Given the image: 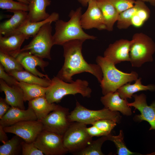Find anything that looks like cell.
Masks as SVG:
<instances>
[{"label": "cell", "mask_w": 155, "mask_h": 155, "mask_svg": "<svg viewBox=\"0 0 155 155\" xmlns=\"http://www.w3.org/2000/svg\"><path fill=\"white\" fill-rule=\"evenodd\" d=\"M84 41L72 40L62 45L64 62L56 76L65 82L71 83L74 81L72 76L74 75L86 72L94 75L101 82L103 73L100 67L97 64L88 63L83 56L82 47Z\"/></svg>", "instance_id": "obj_1"}, {"label": "cell", "mask_w": 155, "mask_h": 155, "mask_svg": "<svg viewBox=\"0 0 155 155\" xmlns=\"http://www.w3.org/2000/svg\"><path fill=\"white\" fill-rule=\"evenodd\" d=\"M82 8L71 10L69 13L70 19L67 22L59 19L55 22V32L53 35L54 45L62 46L68 41L74 40L85 41L95 40L96 37L88 34L83 30L81 24Z\"/></svg>", "instance_id": "obj_2"}, {"label": "cell", "mask_w": 155, "mask_h": 155, "mask_svg": "<svg viewBox=\"0 0 155 155\" xmlns=\"http://www.w3.org/2000/svg\"><path fill=\"white\" fill-rule=\"evenodd\" d=\"M96 62L103 73V78L100 83L104 95L117 91L121 86L136 80L138 77V74L135 71L127 73L119 70L115 65L104 57L97 56Z\"/></svg>", "instance_id": "obj_3"}, {"label": "cell", "mask_w": 155, "mask_h": 155, "mask_svg": "<svg viewBox=\"0 0 155 155\" xmlns=\"http://www.w3.org/2000/svg\"><path fill=\"white\" fill-rule=\"evenodd\" d=\"M91 89L87 81L80 79L71 83L65 82L57 76L51 80L46 92L45 97L50 103H58L65 96L69 94H80L83 97H91Z\"/></svg>", "instance_id": "obj_4"}, {"label": "cell", "mask_w": 155, "mask_h": 155, "mask_svg": "<svg viewBox=\"0 0 155 155\" xmlns=\"http://www.w3.org/2000/svg\"><path fill=\"white\" fill-rule=\"evenodd\" d=\"M130 48V62L132 66L139 67L144 63L152 62L155 52V43L152 38L142 32L133 35Z\"/></svg>", "instance_id": "obj_5"}, {"label": "cell", "mask_w": 155, "mask_h": 155, "mask_svg": "<svg viewBox=\"0 0 155 155\" xmlns=\"http://www.w3.org/2000/svg\"><path fill=\"white\" fill-rule=\"evenodd\" d=\"M52 22H47L40 29L29 43L21 49V52H27L42 59L51 60V49L54 45L52 34Z\"/></svg>", "instance_id": "obj_6"}, {"label": "cell", "mask_w": 155, "mask_h": 155, "mask_svg": "<svg viewBox=\"0 0 155 155\" xmlns=\"http://www.w3.org/2000/svg\"><path fill=\"white\" fill-rule=\"evenodd\" d=\"M121 116L118 111H112L104 107L97 110L87 108L77 101L76 106L68 116L69 121L71 122H77L86 125H92L95 122L103 119L113 120L119 123Z\"/></svg>", "instance_id": "obj_7"}, {"label": "cell", "mask_w": 155, "mask_h": 155, "mask_svg": "<svg viewBox=\"0 0 155 155\" xmlns=\"http://www.w3.org/2000/svg\"><path fill=\"white\" fill-rule=\"evenodd\" d=\"M87 127L82 123H71L63 135V144L68 152L76 153L91 143L92 137L88 133Z\"/></svg>", "instance_id": "obj_8"}, {"label": "cell", "mask_w": 155, "mask_h": 155, "mask_svg": "<svg viewBox=\"0 0 155 155\" xmlns=\"http://www.w3.org/2000/svg\"><path fill=\"white\" fill-rule=\"evenodd\" d=\"M46 155H61L68 152L65 148L63 135L43 130L34 142Z\"/></svg>", "instance_id": "obj_9"}, {"label": "cell", "mask_w": 155, "mask_h": 155, "mask_svg": "<svg viewBox=\"0 0 155 155\" xmlns=\"http://www.w3.org/2000/svg\"><path fill=\"white\" fill-rule=\"evenodd\" d=\"M68 108L59 105L40 121L43 130L63 135L70 124L68 118Z\"/></svg>", "instance_id": "obj_10"}, {"label": "cell", "mask_w": 155, "mask_h": 155, "mask_svg": "<svg viewBox=\"0 0 155 155\" xmlns=\"http://www.w3.org/2000/svg\"><path fill=\"white\" fill-rule=\"evenodd\" d=\"M6 133L15 134L28 143L34 142L43 130L41 122L38 120L24 121L3 127Z\"/></svg>", "instance_id": "obj_11"}, {"label": "cell", "mask_w": 155, "mask_h": 155, "mask_svg": "<svg viewBox=\"0 0 155 155\" xmlns=\"http://www.w3.org/2000/svg\"><path fill=\"white\" fill-rule=\"evenodd\" d=\"M80 22L83 29L95 28L101 30H106V27L101 11L96 0L90 1L86 11L82 14Z\"/></svg>", "instance_id": "obj_12"}, {"label": "cell", "mask_w": 155, "mask_h": 155, "mask_svg": "<svg viewBox=\"0 0 155 155\" xmlns=\"http://www.w3.org/2000/svg\"><path fill=\"white\" fill-rule=\"evenodd\" d=\"M132 96L134 98V101L128 103V105L129 106H133L141 113L140 115H136L134 120L140 122L146 121L150 125L149 130H155V101L149 106L146 102V96L144 94H133Z\"/></svg>", "instance_id": "obj_13"}, {"label": "cell", "mask_w": 155, "mask_h": 155, "mask_svg": "<svg viewBox=\"0 0 155 155\" xmlns=\"http://www.w3.org/2000/svg\"><path fill=\"white\" fill-rule=\"evenodd\" d=\"M133 40L121 39L110 44L104 53V57L116 65L123 61H130L129 51Z\"/></svg>", "instance_id": "obj_14"}, {"label": "cell", "mask_w": 155, "mask_h": 155, "mask_svg": "<svg viewBox=\"0 0 155 155\" xmlns=\"http://www.w3.org/2000/svg\"><path fill=\"white\" fill-rule=\"evenodd\" d=\"M16 58L25 70L40 78L50 79L47 74L42 73L36 69L37 67H39L43 71H45L44 68L49 63L43 59L25 52L20 53Z\"/></svg>", "instance_id": "obj_15"}, {"label": "cell", "mask_w": 155, "mask_h": 155, "mask_svg": "<svg viewBox=\"0 0 155 155\" xmlns=\"http://www.w3.org/2000/svg\"><path fill=\"white\" fill-rule=\"evenodd\" d=\"M37 120L36 115L31 108L26 110L11 106L7 113L0 120V125L3 127L18 122L26 121Z\"/></svg>", "instance_id": "obj_16"}, {"label": "cell", "mask_w": 155, "mask_h": 155, "mask_svg": "<svg viewBox=\"0 0 155 155\" xmlns=\"http://www.w3.org/2000/svg\"><path fill=\"white\" fill-rule=\"evenodd\" d=\"M29 38L23 34L8 36L0 34V51L16 58L20 53L24 41Z\"/></svg>", "instance_id": "obj_17"}, {"label": "cell", "mask_w": 155, "mask_h": 155, "mask_svg": "<svg viewBox=\"0 0 155 155\" xmlns=\"http://www.w3.org/2000/svg\"><path fill=\"white\" fill-rule=\"evenodd\" d=\"M0 91L4 92L5 100L11 106L25 109L23 92L18 85L10 86L0 79Z\"/></svg>", "instance_id": "obj_18"}, {"label": "cell", "mask_w": 155, "mask_h": 155, "mask_svg": "<svg viewBox=\"0 0 155 155\" xmlns=\"http://www.w3.org/2000/svg\"><path fill=\"white\" fill-rule=\"evenodd\" d=\"M100 101L104 107L112 111H120L123 115H131V109L127 99L121 98L117 91L109 93L102 96Z\"/></svg>", "instance_id": "obj_19"}, {"label": "cell", "mask_w": 155, "mask_h": 155, "mask_svg": "<svg viewBox=\"0 0 155 155\" xmlns=\"http://www.w3.org/2000/svg\"><path fill=\"white\" fill-rule=\"evenodd\" d=\"M13 15L0 24V34L7 36L19 28L28 20V13L23 11L11 12Z\"/></svg>", "instance_id": "obj_20"}, {"label": "cell", "mask_w": 155, "mask_h": 155, "mask_svg": "<svg viewBox=\"0 0 155 155\" xmlns=\"http://www.w3.org/2000/svg\"><path fill=\"white\" fill-rule=\"evenodd\" d=\"M50 0H29L28 18L31 22H38L47 19L50 15L46 11L51 4Z\"/></svg>", "instance_id": "obj_21"}, {"label": "cell", "mask_w": 155, "mask_h": 155, "mask_svg": "<svg viewBox=\"0 0 155 155\" xmlns=\"http://www.w3.org/2000/svg\"><path fill=\"white\" fill-rule=\"evenodd\" d=\"M59 18V14L54 12L52 13L47 19L38 22H31L28 20L18 29L6 36L15 34H23L29 37H33L45 24L49 22H55Z\"/></svg>", "instance_id": "obj_22"}, {"label": "cell", "mask_w": 155, "mask_h": 155, "mask_svg": "<svg viewBox=\"0 0 155 155\" xmlns=\"http://www.w3.org/2000/svg\"><path fill=\"white\" fill-rule=\"evenodd\" d=\"M102 14L106 30L112 31L117 21L119 13L109 0H96Z\"/></svg>", "instance_id": "obj_23"}, {"label": "cell", "mask_w": 155, "mask_h": 155, "mask_svg": "<svg viewBox=\"0 0 155 155\" xmlns=\"http://www.w3.org/2000/svg\"><path fill=\"white\" fill-rule=\"evenodd\" d=\"M59 105L50 103L45 97H40L28 101V107L34 110L37 120L40 121L50 112L56 109Z\"/></svg>", "instance_id": "obj_24"}, {"label": "cell", "mask_w": 155, "mask_h": 155, "mask_svg": "<svg viewBox=\"0 0 155 155\" xmlns=\"http://www.w3.org/2000/svg\"><path fill=\"white\" fill-rule=\"evenodd\" d=\"M142 78H140L135 80V83L132 84L127 83L120 87L117 90L120 97L124 99H131L133 94L142 91L155 90V85L149 84L147 86L143 85L141 82Z\"/></svg>", "instance_id": "obj_25"}, {"label": "cell", "mask_w": 155, "mask_h": 155, "mask_svg": "<svg viewBox=\"0 0 155 155\" xmlns=\"http://www.w3.org/2000/svg\"><path fill=\"white\" fill-rule=\"evenodd\" d=\"M8 73L18 81L36 84L44 87H49L51 82L50 78H40L26 70L12 71Z\"/></svg>", "instance_id": "obj_26"}, {"label": "cell", "mask_w": 155, "mask_h": 155, "mask_svg": "<svg viewBox=\"0 0 155 155\" xmlns=\"http://www.w3.org/2000/svg\"><path fill=\"white\" fill-rule=\"evenodd\" d=\"M18 85L23 91L24 102L29 101L40 97H45L48 87H44L39 85L20 81H18Z\"/></svg>", "instance_id": "obj_27"}, {"label": "cell", "mask_w": 155, "mask_h": 155, "mask_svg": "<svg viewBox=\"0 0 155 155\" xmlns=\"http://www.w3.org/2000/svg\"><path fill=\"white\" fill-rule=\"evenodd\" d=\"M24 140L16 135L0 146V155L22 154V144Z\"/></svg>", "instance_id": "obj_28"}, {"label": "cell", "mask_w": 155, "mask_h": 155, "mask_svg": "<svg viewBox=\"0 0 155 155\" xmlns=\"http://www.w3.org/2000/svg\"><path fill=\"white\" fill-rule=\"evenodd\" d=\"M142 1L140 0H136L133 7L119 14L117 26L119 29H127L131 25L132 19L139 8Z\"/></svg>", "instance_id": "obj_29"}, {"label": "cell", "mask_w": 155, "mask_h": 155, "mask_svg": "<svg viewBox=\"0 0 155 155\" xmlns=\"http://www.w3.org/2000/svg\"><path fill=\"white\" fill-rule=\"evenodd\" d=\"M0 63L7 73L12 71L24 70L16 58L0 51Z\"/></svg>", "instance_id": "obj_30"}, {"label": "cell", "mask_w": 155, "mask_h": 155, "mask_svg": "<svg viewBox=\"0 0 155 155\" xmlns=\"http://www.w3.org/2000/svg\"><path fill=\"white\" fill-rule=\"evenodd\" d=\"M107 140L106 136L92 141L91 143L80 151L75 153L79 155H103L101 148L104 142Z\"/></svg>", "instance_id": "obj_31"}, {"label": "cell", "mask_w": 155, "mask_h": 155, "mask_svg": "<svg viewBox=\"0 0 155 155\" xmlns=\"http://www.w3.org/2000/svg\"><path fill=\"white\" fill-rule=\"evenodd\" d=\"M106 136L107 140L113 142L115 144L117 148V155H142L137 153L132 152L127 148L124 142L123 133L122 130L120 131L118 135H113L110 133Z\"/></svg>", "instance_id": "obj_32"}, {"label": "cell", "mask_w": 155, "mask_h": 155, "mask_svg": "<svg viewBox=\"0 0 155 155\" xmlns=\"http://www.w3.org/2000/svg\"><path fill=\"white\" fill-rule=\"evenodd\" d=\"M150 9L142 1L140 5L131 20V25L136 28L141 27L148 20L150 17Z\"/></svg>", "instance_id": "obj_33"}, {"label": "cell", "mask_w": 155, "mask_h": 155, "mask_svg": "<svg viewBox=\"0 0 155 155\" xmlns=\"http://www.w3.org/2000/svg\"><path fill=\"white\" fill-rule=\"evenodd\" d=\"M0 8L7 9L11 12L13 11H28V5L13 0H0Z\"/></svg>", "instance_id": "obj_34"}, {"label": "cell", "mask_w": 155, "mask_h": 155, "mask_svg": "<svg viewBox=\"0 0 155 155\" xmlns=\"http://www.w3.org/2000/svg\"><path fill=\"white\" fill-rule=\"evenodd\" d=\"M94 125L101 130L110 134L112 129L116 125V123L110 119H103L97 121L93 123Z\"/></svg>", "instance_id": "obj_35"}, {"label": "cell", "mask_w": 155, "mask_h": 155, "mask_svg": "<svg viewBox=\"0 0 155 155\" xmlns=\"http://www.w3.org/2000/svg\"><path fill=\"white\" fill-rule=\"evenodd\" d=\"M120 14L133 7L135 0H109Z\"/></svg>", "instance_id": "obj_36"}, {"label": "cell", "mask_w": 155, "mask_h": 155, "mask_svg": "<svg viewBox=\"0 0 155 155\" xmlns=\"http://www.w3.org/2000/svg\"><path fill=\"white\" fill-rule=\"evenodd\" d=\"M22 155H44L43 152L34 145V142L28 143L23 141L22 144Z\"/></svg>", "instance_id": "obj_37"}, {"label": "cell", "mask_w": 155, "mask_h": 155, "mask_svg": "<svg viewBox=\"0 0 155 155\" xmlns=\"http://www.w3.org/2000/svg\"><path fill=\"white\" fill-rule=\"evenodd\" d=\"M0 78L10 86L18 85V82L14 77L7 73L0 63Z\"/></svg>", "instance_id": "obj_38"}, {"label": "cell", "mask_w": 155, "mask_h": 155, "mask_svg": "<svg viewBox=\"0 0 155 155\" xmlns=\"http://www.w3.org/2000/svg\"><path fill=\"white\" fill-rule=\"evenodd\" d=\"M86 130L88 134L92 137L107 136L109 134L101 130L94 125H92L90 127H87Z\"/></svg>", "instance_id": "obj_39"}, {"label": "cell", "mask_w": 155, "mask_h": 155, "mask_svg": "<svg viewBox=\"0 0 155 155\" xmlns=\"http://www.w3.org/2000/svg\"><path fill=\"white\" fill-rule=\"evenodd\" d=\"M11 106L6 102L5 98H0V119L7 113Z\"/></svg>", "instance_id": "obj_40"}, {"label": "cell", "mask_w": 155, "mask_h": 155, "mask_svg": "<svg viewBox=\"0 0 155 155\" xmlns=\"http://www.w3.org/2000/svg\"><path fill=\"white\" fill-rule=\"evenodd\" d=\"M6 133L3 129V127L0 125V141L3 144L8 140Z\"/></svg>", "instance_id": "obj_41"}, {"label": "cell", "mask_w": 155, "mask_h": 155, "mask_svg": "<svg viewBox=\"0 0 155 155\" xmlns=\"http://www.w3.org/2000/svg\"><path fill=\"white\" fill-rule=\"evenodd\" d=\"M92 0H78V1L83 7L88 6L89 2Z\"/></svg>", "instance_id": "obj_42"}, {"label": "cell", "mask_w": 155, "mask_h": 155, "mask_svg": "<svg viewBox=\"0 0 155 155\" xmlns=\"http://www.w3.org/2000/svg\"><path fill=\"white\" fill-rule=\"evenodd\" d=\"M144 2H148L153 6H155V0H140Z\"/></svg>", "instance_id": "obj_43"}, {"label": "cell", "mask_w": 155, "mask_h": 155, "mask_svg": "<svg viewBox=\"0 0 155 155\" xmlns=\"http://www.w3.org/2000/svg\"><path fill=\"white\" fill-rule=\"evenodd\" d=\"M19 2L23 3H24L28 5L29 3V0H17Z\"/></svg>", "instance_id": "obj_44"}]
</instances>
